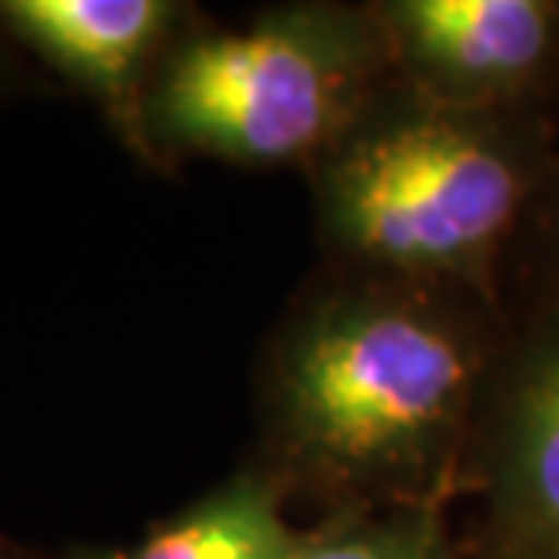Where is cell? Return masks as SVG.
Masks as SVG:
<instances>
[{"instance_id":"6da1fadb","label":"cell","mask_w":559,"mask_h":559,"mask_svg":"<svg viewBox=\"0 0 559 559\" xmlns=\"http://www.w3.org/2000/svg\"><path fill=\"white\" fill-rule=\"evenodd\" d=\"M465 356L440 328L411 312H353L301 345L290 400L301 429L342 462H385L451 418Z\"/></svg>"},{"instance_id":"7a4b0ae2","label":"cell","mask_w":559,"mask_h":559,"mask_svg":"<svg viewBox=\"0 0 559 559\" xmlns=\"http://www.w3.org/2000/svg\"><path fill=\"white\" fill-rule=\"evenodd\" d=\"M516 175L487 142L447 124L367 139L334 178L353 243L393 262H451L495 237L516 207Z\"/></svg>"},{"instance_id":"3957f363","label":"cell","mask_w":559,"mask_h":559,"mask_svg":"<svg viewBox=\"0 0 559 559\" xmlns=\"http://www.w3.org/2000/svg\"><path fill=\"white\" fill-rule=\"evenodd\" d=\"M338 70L317 33L273 22L197 40L160 92L175 139L240 160H284L309 150L331 124Z\"/></svg>"},{"instance_id":"277c9868","label":"cell","mask_w":559,"mask_h":559,"mask_svg":"<svg viewBox=\"0 0 559 559\" xmlns=\"http://www.w3.org/2000/svg\"><path fill=\"white\" fill-rule=\"evenodd\" d=\"M396 22L421 59L468 81L520 76L549 40V15L534 0H411Z\"/></svg>"},{"instance_id":"5b68a950","label":"cell","mask_w":559,"mask_h":559,"mask_svg":"<svg viewBox=\"0 0 559 559\" xmlns=\"http://www.w3.org/2000/svg\"><path fill=\"white\" fill-rule=\"evenodd\" d=\"M160 0H11L8 22L62 70L117 87L167 22Z\"/></svg>"},{"instance_id":"8992f818","label":"cell","mask_w":559,"mask_h":559,"mask_svg":"<svg viewBox=\"0 0 559 559\" xmlns=\"http://www.w3.org/2000/svg\"><path fill=\"white\" fill-rule=\"evenodd\" d=\"M135 559H298V549L270 495L237 487L160 531Z\"/></svg>"},{"instance_id":"52a82bcc","label":"cell","mask_w":559,"mask_h":559,"mask_svg":"<svg viewBox=\"0 0 559 559\" xmlns=\"http://www.w3.org/2000/svg\"><path fill=\"white\" fill-rule=\"evenodd\" d=\"M509 451L512 490L523 512L538 527L559 534V345L534 364L520 385Z\"/></svg>"},{"instance_id":"ba28073f","label":"cell","mask_w":559,"mask_h":559,"mask_svg":"<svg viewBox=\"0 0 559 559\" xmlns=\"http://www.w3.org/2000/svg\"><path fill=\"white\" fill-rule=\"evenodd\" d=\"M298 559H436L429 545L407 534H378V538H345L331 545H317Z\"/></svg>"}]
</instances>
